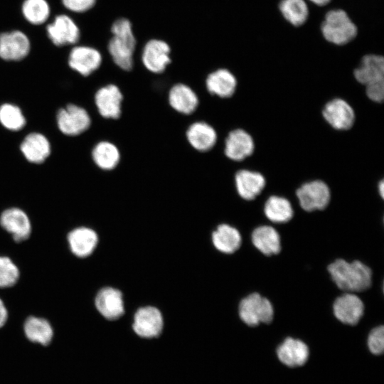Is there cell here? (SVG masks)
<instances>
[{
  "mask_svg": "<svg viewBox=\"0 0 384 384\" xmlns=\"http://www.w3.org/2000/svg\"><path fill=\"white\" fill-rule=\"evenodd\" d=\"M327 270L337 287L346 292H361L370 288L372 284V270L359 260L348 262L337 259Z\"/></svg>",
  "mask_w": 384,
  "mask_h": 384,
  "instance_id": "cell-1",
  "label": "cell"
},
{
  "mask_svg": "<svg viewBox=\"0 0 384 384\" xmlns=\"http://www.w3.org/2000/svg\"><path fill=\"white\" fill-rule=\"evenodd\" d=\"M111 31L113 36L108 43V51L119 68L129 71L133 68L136 46L132 23L127 18H119L113 23Z\"/></svg>",
  "mask_w": 384,
  "mask_h": 384,
  "instance_id": "cell-2",
  "label": "cell"
},
{
  "mask_svg": "<svg viewBox=\"0 0 384 384\" xmlns=\"http://www.w3.org/2000/svg\"><path fill=\"white\" fill-rule=\"evenodd\" d=\"M321 31L326 41L337 46L349 43L357 34L356 25L342 9L328 11L321 25Z\"/></svg>",
  "mask_w": 384,
  "mask_h": 384,
  "instance_id": "cell-3",
  "label": "cell"
},
{
  "mask_svg": "<svg viewBox=\"0 0 384 384\" xmlns=\"http://www.w3.org/2000/svg\"><path fill=\"white\" fill-rule=\"evenodd\" d=\"M300 208L307 212L324 210L332 198L329 185L321 179H312L302 183L294 191Z\"/></svg>",
  "mask_w": 384,
  "mask_h": 384,
  "instance_id": "cell-4",
  "label": "cell"
},
{
  "mask_svg": "<svg viewBox=\"0 0 384 384\" xmlns=\"http://www.w3.org/2000/svg\"><path fill=\"white\" fill-rule=\"evenodd\" d=\"M321 112L327 125L337 132L351 129L356 121L353 107L347 100L339 97L329 100L324 105Z\"/></svg>",
  "mask_w": 384,
  "mask_h": 384,
  "instance_id": "cell-5",
  "label": "cell"
},
{
  "mask_svg": "<svg viewBox=\"0 0 384 384\" xmlns=\"http://www.w3.org/2000/svg\"><path fill=\"white\" fill-rule=\"evenodd\" d=\"M238 310L241 320L250 326L269 324L274 317V309L270 301L257 292L242 299Z\"/></svg>",
  "mask_w": 384,
  "mask_h": 384,
  "instance_id": "cell-6",
  "label": "cell"
},
{
  "mask_svg": "<svg viewBox=\"0 0 384 384\" xmlns=\"http://www.w3.org/2000/svg\"><path fill=\"white\" fill-rule=\"evenodd\" d=\"M255 151V142L252 135L246 129L237 127L229 131L224 143L225 156L235 163L244 162Z\"/></svg>",
  "mask_w": 384,
  "mask_h": 384,
  "instance_id": "cell-7",
  "label": "cell"
},
{
  "mask_svg": "<svg viewBox=\"0 0 384 384\" xmlns=\"http://www.w3.org/2000/svg\"><path fill=\"white\" fill-rule=\"evenodd\" d=\"M233 182L238 195L246 201L255 200L267 187V179L262 173L246 167L235 171Z\"/></svg>",
  "mask_w": 384,
  "mask_h": 384,
  "instance_id": "cell-8",
  "label": "cell"
},
{
  "mask_svg": "<svg viewBox=\"0 0 384 384\" xmlns=\"http://www.w3.org/2000/svg\"><path fill=\"white\" fill-rule=\"evenodd\" d=\"M91 124L87 112L82 107L70 104L59 110L57 124L60 131L65 135L76 136L86 131Z\"/></svg>",
  "mask_w": 384,
  "mask_h": 384,
  "instance_id": "cell-9",
  "label": "cell"
},
{
  "mask_svg": "<svg viewBox=\"0 0 384 384\" xmlns=\"http://www.w3.org/2000/svg\"><path fill=\"white\" fill-rule=\"evenodd\" d=\"M31 49L29 38L21 31H12L0 34V58L5 60H21Z\"/></svg>",
  "mask_w": 384,
  "mask_h": 384,
  "instance_id": "cell-10",
  "label": "cell"
},
{
  "mask_svg": "<svg viewBox=\"0 0 384 384\" xmlns=\"http://www.w3.org/2000/svg\"><path fill=\"white\" fill-rule=\"evenodd\" d=\"M163 324L160 311L154 306H145L139 309L135 313L132 327L140 337L151 338L160 335Z\"/></svg>",
  "mask_w": 384,
  "mask_h": 384,
  "instance_id": "cell-11",
  "label": "cell"
},
{
  "mask_svg": "<svg viewBox=\"0 0 384 384\" xmlns=\"http://www.w3.org/2000/svg\"><path fill=\"white\" fill-rule=\"evenodd\" d=\"M51 42L57 46L76 43L80 38V30L75 21L68 16H57L46 28Z\"/></svg>",
  "mask_w": 384,
  "mask_h": 384,
  "instance_id": "cell-12",
  "label": "cell"
},
{
  "mask_svg": "<svg viewBox=\"0 0 384 384\" xmlns=\"http://www.w3.org/2000/svg\"><path fill=\"white\" fill-rule=\"evenodd\" d=\"M333 311L335 317L341 323L353 326L363 316L364 304L355 294L346 292L335 299Z\"/></svg>",
  "mask_w": 384,
  "mask_h": 384,
  "instance_id": "cell-13",
  "label": "cell"
},
{
  "mask_svg": "<svg viewBox=\"0 0 384 384\" xmlns=\"http://www.w3.org/2000/svg\"><path fill=\"white\" fill-rule=\"evenodd\" d=\"M170 52L171 48L165 41L158 39L150 40L142 50V63L149 71L161 73L171 63Z\"/></svg>",
  "mask_w": 384,
  "mask_h": 384,
  "instance_id": "cell-14",
  "label": "cell"
},
{
  "mask_svg": "<svg viewBox=\"0 0 384 384\" xmlns=\"http://www.w3.org/2000/svg\"><path fill=\"white\" fill-rule=\"evenodd\" d=\"M123 95L119 88L110 84L100 88L95 95V102L100 114L107 119H118L122 113Z\"/></svg>",
  "mask_w": 384,
  "mask_h": 384,
  "instance_id": "cell-15",
  "label": "cell"
},
{
  "mask_svg": "<svg viewBox=\"0 0 384 384\" xmlns=\"http://www.w3.org/2000/svg\"><path fill=\"white\" fill-rule=\"evenodd\" d=\"M238 85L236 76L226 68L216 69L210 73L206 80V87L208 92L221 99L233 97L237 92Z\"/></svg>",
  "mask_w": 384,
  "mask_h": 384,
  "instance_id": "cell-16",
  "label": "cell"
},
{
  "mask_svg": "<svg viewBox=\"0 0 384 384\" xmlns=\"http://www.w3.org/2000/svg\"><path fill=\"white\" fill-rule=\"evenodd\" d=\"M0 225L16 242L26 240L31 233V224L28 215L18 208H10L3 211L0 216Z\"/></svg>",
  "mask_w": 384,
  "mask_h": 384,
  "instance_id": "cell-17",
  "label": "cell"
},
{
  "mask_svg": "<svg viewBox=\"0 0 384 384\" xmlns=\"http://www.w3.org/2000/svg\"><path fill=\"white\" fill-rule=\"evenodd\" d=\"M101 63L100 53L89 46H75L70 50L68 56L69 66L83 76H87L95 71Z\"/></svg>",
  "mask_w": 384,
  "mask_h": 384,
  "instance_id": "cell-18",
  "label": "cell"
},
{
  "mask_svg": "<svg viewBox=\"0 0 384 384\" xmlns=\"http://www.w3.org/2000/svg\"><path fill=\"white\" fill-rule=\"evenodd\" d=\"M95 306L98 311L110 320L117 319L124 314L122 294L112 287H105L98 292Z\"/></svg>",
  "mask_w": 384,
  "mask_h": 384,
  "instance_id": "cell-19",
  "label": "cell"
},
{
  "mask_svg": "<svg viewBox=\"0 0 384 384\" xmlns=\"http://www.w3.org/2000/svg\"><path fill=\"white\" fill-rule=\"evenodd\" d=\"M356 82L364 86L366 84L384 78V56L367 54L362 57L358 66L353 70Z\"/></svg>",
  "mask_w": 384,
  "mask_h": 384,
  "instance_id": "cell-20",
  "label": "cell"
},
{
  "mask_svg": "<svg viewBox=\"0 0 384 384\" xmlns=\"http://www.w3.org/2000/svg\"><path fill=\"white\" fill-rule=\"evenodd\" d=\"M186 135L189 144L201 152L212 149L218 140L215 129L204 122H196L191 124L187 129Z\"/></svg>",
  "mask_w": 384,
  "mask_h": 384,
  "instance_id": "cell-21",
  "label": "cell"
},
{
  "mask_svg": "<svg viewBox=\"0 0 384 384\" xmlns=\"http://www.w3.org/2000/svg\"><path fill=\"white\" fill-rule=\"evenodd\" d=\"M168 100L170 106L183 114L194 112L199 103L196 93L189 86L183 83L176 84L171 87Z\"/></svg>",
  "mask_w": 384,
  "mask_h": 384,
  "instance_id": "cell-22",
  "label": "cell"
},
{
  "mask_svg": "<svg viewBox=\"0 0 384 384\" xmlns=\"http://www.w3.org/2000/svg\"><path fill=\"white\" fill-rule=\"evenodd\" d=\"M67 238L71 252L79 257L90 255L98 242L97 233L87 227L73 229L68 233Z\"/></svg>",
  "mask_w": 384,
  "mask_h": 384,
  "instance_id": "cell-23",
  "label": "cell"
},
{
  "mask_svg": "<svg viewBox=\"0 0 384 384\" xmlns=\"http://www.w3.org/2000/svg\"><path fill=\"white\" fill-rule=\"evenodd\" d=\"M279 361L289 367L304 365L309 358L307 345L301 340L287 338L277 350Z\"/></svg>",
  "mask_w": 384,
  "mask_h": 384,
  "instance_id": "cell-24",
  "label": "cell"
},
{
  "mask_svg": "<svg viewBox=\"0 0 384 384\" xmlns=\"http://www.w3.org/2000/svg\"><path fill=\"white\" fill-rule=\"evenodd\" d=\"M20 148L25 158L34 164L43 162L50 153L48 139L38 132L28 134L22 141Z\"/></svg>",
  "mask_w": 384,
  "mask_h": 384,
  "instance_id": "cell-25",
  "label": "cell"
},
{
  "mask_svg": "<svg viewBox=\"0 0 384 384\" xmlns=\"http://www.w3.org/2000/svg\"><path fill=\"white\" fill-rule=\"evenodd\" d=\"M253 245L263 255L270 256L281 251V240L277 231L272 226L256 228L251 236Z\"/></svg>",
  "mask_w": 384,
  "mask_h": 384,
  "instance_id": "cell-26",
  "label": "cell"
},
{
  "mask_svg": "<svg viewBox=\"0 0 384 384\" xmlns=\"http://www.w3.org/2000/svg\"><path fill=\"white\" fill-rule=\"evenodd\" d=\"M264 213L266 218L274 223H284L294 216V209L290 201L284 196L272 194L265 201Z\"/></svg>",
  "mask_w": 384,
  "mask_h": 384,
  "instance_id": "cell-27",
  "label": "cell"
},
{
  "mask_svg": "<svg viewBox=\"0 0 384 384\" xmlns=\"http://www.w3.org/2000/svg\"><path fill=\"white\" fill-rule=\"evenodd\" d=\"M212 240L218 250L231 254L240 248L242 238L235 228L228 224H221L213 233Z\"/></svg>",
  "mask_w": 384,
  "mask_h": 384,
  "instance_id": "cell-28",
  "label": "cell"
},
{
  "mask_svg": "<svg viewBox=\"0 0 384 384\" xmlns=\"http://www.w3.org/2000/svg\"><path fill=\"white\" fill-rule=\"evenodd\" d=\"M23 330L27 338L43 346L48 345L53 336V330L50 324L45 319L29 316L26 319Z\"/></svg>",
  "mask_w": 384,
  "mask_h": 384,
  "instance_id": "cell-29",
  "label": "cell"
},
{
  "mask_svg": "<svg viewBox=\"0 0 384 384\" xmlns=\"http://www.w3.org/2000/svg\"><path fill=\"white\" fill-rule=\"evenodd\" d=\"M92 157L100 169L110 171L118 165L120 161V152L113 143L102 141L94 146Z\"/></svg>",
  "mask_w": 384,
  "mask_h": 384,
  "instance_id": "cell-30",
  "label": "cell"
},
{
  "mask_svg": "<svg viewBox=\"0 0 384 384\" xmlns=\"http://www.w3.org/2000/svg\"><path fill=\"white\" fill-rule=\"evenodd\" d=\"M279 10L283 18L294 26L302 25L309 15L306 0H281Z\"/></svg>",
  "mask_w": 384,
  "mask_h": 384,
  "instance_id": "cell-31",
  "label": "cell"
},
{
  "mask_svg": "<svg viewBox=\"0 0 384 384\" xmlns=\"http://www.w3.org/2000/svg\"><path fill=\"white\" fill-rule=\"evenodd\" d=\"M24 18L34 25L45 23L50 16V6L46 0H25L21 7Z\"/></svg>",
  "mask_w": 384,
  "mask_h": 384,
  "instance_id": "cell-32",
  "label": "cell"
},
{
  "mask_svg": "<svg viewBox=\"0 0 384 384\" xmlns=\"http://www.w3.org/2000/svg\"><path fill=\"white\" fill-rule=\"evenodd\" d=\"M0 122L7 129L18 131L25 126L26 119L18 107L5 103L0 106Z\"/></svg>",
  "mask_w": 384,
  "mask_h": 384,
  "instance_id": "cell-33",
  "label": "cell"
},
{
  "mask_svg": "<svg viewBox=\"0 0 384 384\" xmlns=\"http://www.w3.org/2000/svg\"><path fill=\"white\" fill-rule=\"evenodd\" d=\"M18 278L19 270L14 262L8 257L0 256V287H10Z\"/></svg>",
  "mask_w": 384,
  "mask_h": 384,
  "instance_id": "cell-34",
  "label": "cell"
},
{
  "mask_svg": "<svg viewBox=\"0 0 384 384\" xmlns=\"http://www.w3.org/2000/svg\"><path fill=\"white\" fill-rule=\"evenodd\" d=\"M364 87L366 98L376 104H383L384 100V78L370 82Z\"/></svg>",
  "mask_w": 384,
  "mask_h": 384,
  "instance_id": "cell-35",
  "label": "cell"
},
{
  "mask_svg": "<svg viewBox=\"0 0 384 384\" xmlns=\"http://www.w3.org/2000/svg\"><path fill=\"white\" fill-rule=\"evenodd\" d=\"M370 351L375 355L381 354L384 349V327L379 326L373 329L368 338Z\"/></svg>",
  "mask_w": 384,
  "mask_h": 384,
  "instance_id": "cell-36",
  "label": "cell"
},
{
  "mask_svg": "<svg viewBox=\"0 0 384 384\" xmlns=\"http://www.w3.org/2000/svg\"><path fill=\"white\" fill-rule=\"evenodd\" d=\"M63 6L70 11L82 13L90 9L96 0H62Z\"/></svg>",
  "mask_w": 384,
  "mask_h": 384,
  "instance_id": "cell-37",
  "label": "cell"
},
{
  "mask_svg": "<svg viewBox=\"0 0 384 384\" xmlns=\"http://www.w3.org/2000/svg\"><path fill=\"white\" fill-rule=\"evenodd\" d=\"M8 319V311L3 302L0 299V328L2 327Z\"/></svg>",
  "mask_w": 384,
  "mask_h": 384,
  "instance_id": "cell-38",
  "label": "cell"
},
{
  "mask_svg": "<svg viewBox=\"0 0 384 384\" xmlns=\"http://www.w3.org/2000/svg\"><path fill=\"white\" fill-rule=\"evenodd\" d=\"M377 193L379 197L383 200L384 198V179L383 178L379 180V181L377 183Z\"/></svg>",
  "mask_w": 384,
  "mask_h": 384,
  "instance_id": "cell-39",
  "label": "cell"
},
{
  "mask_svg": "<svg viewBox=\"0 0 384 384\" xmlns=\"http://www.w3.org/2000/svg\"><path fill=\"white\" fill-rule=\"evenodd\" d=\"M307 1H309L310 3L319 6H323L326 4H328L331 0H306Z\"/></svg>",
  "mask_w": 384,
  "mask_h": 384,
  "instance_id": "cell-40",
  "label": "cell"
},
{
  "mask_svg": "<svg viewBox=\"0 0 384 384\" xmlns=\"http://www.w3.org/2000/svg\"><path fill=\"white\" fill-rule=\"evenodd\" d=\"M368 185H375V184H368ZM363 186H364V185H363ZM353 187H356V186H353ZM347 188H351V187H347Z\"/></svg>",
  "mask_w": 384,
  "mask_h": 384,
  "instance_id": "cell-41",
  "label": "cell"
}]
</instances>
